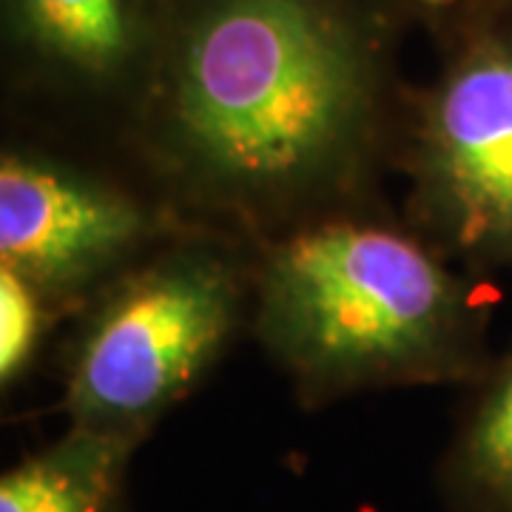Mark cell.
<instances>
[{
	"label": "cell",
	"instance_id": "7a4b0ae2",
	"mask_svg": "<svg viewBox=\"0 0 512 512\" xmlns=\"http://www.w3.org/2000/svg\"><path fill=\"white\" fill-rule=\"evenodd\" d=\"M410 225L348 211L259 242L251 322L305 404L487 370L481 288Z\"/></svg>",
	"mask_w": 512,
	"mask_h": 512
},
{
	"label": "cell",
	"instance_id": "3957f363",
	"mask_svg": "<svg viewBox=\"0 0 512 512\" xmlns=\"http://www.w3.org/2000/svg\"><path fill=\"white\" fill-rule=\"evenodd\" d=\"M254 299L239 237L185 222L80 308L63 370L69 424L148 439L220 362Z\"/></svg>",
	"mask_w": 512,
	"mask_h": 512
},
{
	"label": "cell",
	"instance_id": "277c9868",
	"mask_svg": "<svg viewBox=\"0 0 512 512\" xmlns=\"http://www.w3.org/2000/svg\"><path fill=\"white\" fill-rule=\"evenodd\" d=\"M441 35L404 131L413 228L467 274H512V9L467 0Z\"/></svg>",
	"mask_w": 512,
	"mask_h": 512
},
{
	"label": "cell",
	"instance_id": "30bf717a",
	"mask_svg": "<svg viewBox=\"0 0 512 512\" xmlns=\"http://www.w3.org/2000/svg\"><path fill=\"white\" fill-rule=\"evenodd\" d=\"M404 9L419 18L421 23H427L430 29L441 32L450 20L456 18L458 9L467 3V0H402Z\"/></svg>",
	"mask_w": 512,
	"mask_h": 512
},
{
	"label": "cell",
	"instance_id": "ba28073f",
	"mask_svg": "<svg viewBox=\"0 0 512 512\" xmlns=\"http://www.w3.org/2000/svg\"><path fill=\"white\" fill-rule=\"evenodd\" d=\"M453 512H512V348L490 365L441 464Z\"/></svg>",
	"mask_w": 512,
	"mask_h": 512
},
{
	"label": "cell",
	"instance_id": "52a82bcc",
	"mask_svg": "<svg viewBox=\"0 0 512 512\" xmlns=\"http://www.w3.org/2000/svg\"><path fill=\"white\" fill-rule=\"evenodd\" d=\"M146 439L69 424L0 478V512H126L131 458Z\"/></svg>",
	"mask_w": 512,
	"mask_h": 512
},
{
	"label": "cell",
	"instance_id": "9c48e42d",
	"mask_svg": "<svg viewBox=\"0 0 512 512\" xmlns=\"http://www.w3.org/2000/svg\"><path fill=\"white\" fill-rule=\"evenodd\" d=\"M55 311L15 271L0 268V384L18 387L35 365L37 353L55 325Z\"/></svg>",
	"mask_w": 512,
	"mask_h": 512
},
{
	"label": "cell",
	"instance_id": "5b68a950",
	"mask_svg": "<svg viewBox=\"0 0 512 512\" xmlns=\"http://www.w3.org/2000/svg\"><path fill=\"white\" fill-rule=\"evenodd\" d=\"M183 225L171 208L60 154L3 148L0 268L15 271L55 311H80Z\"/></svg>",
	"mask_w": 512,
	"mask_h": 512
},
{
	"label": "cell",
	"instance_id": "8992f818",
	"mask_svg": "<svg viewBox=\"0 0 512 512\" xmlns=\"http://www.w3.org/2000/svg\"><path fill=\"white\" fill-rule=\"evenodd\" d=\"M0 20L6 63L29 89L134 117L157 63L163 0H0Z\"/></svg>",
	"mask_w": 512,
	"mask_h": 512
},
{
	"label": "cell",
	"instance_id": "6da1fadb",
	"mask_svg": "<svg viewBox=\"0 0 512 512\" xmlns=\"http://www.w3.org/2000/svg\"><path fill=\"white\" fill-rule=\"evenodd\" d=\"M402 0H163L140 154L168 208L259 242L353 208L387 143Z\"/></svg>",
	"mask_w": 512,
	"mask_h": 512
}]
</instances>
